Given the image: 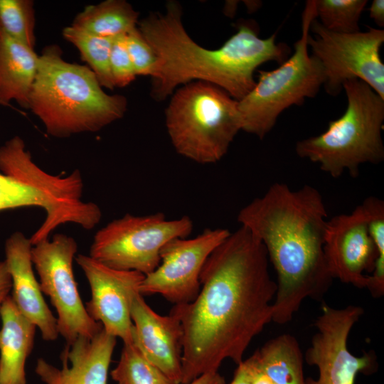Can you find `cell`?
I'll use <instances>...</instances> for the list:
<instances>
[{"label": "cell", "mask_w": 384, "mask_h": 384, "mask_svg": "<svg viewBox=\"0 0 384 384\" xmlns=\"http://www.w3.org/2000/svg\"><path fill=\"white\" fill-rule=\"evenodd\" d=\"M264 245L240 225L211 252L191 302L170 314L183 329L181 383L218 372L225 359L236 364L252 339L272 321L277 284Z\"/></svg>", "instance_id": "1"}, {"label": "cell", "mask_w": 384, "mask_h": 384, "mask_svg": "<svg viewBox=\"0 0 384 384\" xmlns=\"http://www.w3.org/2000/svg\"><path fill=\"white\" fill-rule=\"evenodd\" d=\"M238 223L264 245L277 273L272 321H290L306 298L321 299L333 278L324 252L327 211L320 192L274 183L238 213Z\"/></svg>", "instance_id": "2"}, {"label": "cell", "mask_w": 384, "mask_h": 384, "mask_svg": "<svg viewBox=\"0 0 384 384\" xmlns=\"http://www.w3.org/2000/svg\"><path fill=\"white\" fill-rule=\"evenodd\" d=\"M179 3L169 1L166 12L152 13L139 23V30L156 55L151 95L163 100L175 89L193 81L213 84L239 101L255 86L254 72L262 64H282L291 50L276 43V33L259 37L254 21L238 23V31L217 49L205 48L187 33Z\"/></svg>", "instance_id": "3"}, {"label": "cell", "mask_w": 384, "mask_h": 384, "mask_svg": "<svg viewBox=\"0 0 384 384\" xmlns=\"http://www.w3.org/2000/svg\"><path fill=\"white\" fill-rule=\"evenodd\" d=\"M127 105L124 96L103 90L90 68L65 61L59 47L50 46L39 55L28 109L50 135L99 131L122 118Z\"/></svg>", "instance_id": "4"}, {"label": "cell", "mask_w": 384, "mask_h": 384, "mask_svg": "<svg viewBox=\"0 0 384 384\" xmlns=\"http://www.w3.org/2000/svg\"><path fill=\"white\" fill-rule=\"evenodd\" d=\"M343 89L347 97L344 113L330 121L324 132L300 140L295 146L299 157L319 164L333 178L346 170L356 177L361 165L384 159V99L356 78L346 80Z\"/></svg>", "instance_id": "5"}, {"label": "cell", "mask_w": 384, "mask_h": 384, "mask_svg": "<svg viewBox=\"0 0 384 384\" xmlns=\"http://www.w3.org/2000/svg\"><path fill=\"white\" fill-rule=\"evenodd\" d=\"M165 114L176 152L198 164L219 161L241 130L238 101L203 81H193L176 90Z\"/></svg>", "instance_id": "6"}, {"label": "cell", "mask_w": 384, "mask_h": 384, "mask_svg": "<svg viewBox=\"0 0 384 384\" xmlns=\"http://www.w3.org/2000/svg\"><path fill=\"white\" fill-rule=\"evenodd\" d=\"M316 18L314 0L306 2L302 13V33L294 52L272 70H259L254 87L238 101L241 130L262 139L274 127L279 115L292 105L314 97L324 85L322 66L309 54L310 25Z\"/></svg>", "instance_id": "7"}, {"label": "cell", "mask_w": 384, "mask_h": 384, "mask_svg": "<svg viewBox=\"0 0 384 384\" xmlns=\"http://www.w3.org/2000/svg\"><path fill=\"white\" fill-rule=\"evenodd\" d=\"M193 228L188 215L168 220L163 213H128L95 233L89 256L110 267L146 275L159 266L163 246L172 239L187 238Z\"/></svg>", "instance_id": "8"}, {"label": "cell", "mask_w": 384, "mask_h": 384, "mask_svg": "<svg viewBox=\"0 0 384 384\" xmlns=\"http://www.w3.org/2000/svg\"><path fill=\"white\" fill-rule=\"evenodd\" d=\"M367 28L366 31L338 33L325 28L316 18L311 22L314 36L309 33L307 45L322 66L329 95H337L346 80L356 78L384 99V64L380 56L384 31Z\"/></svg>", "instance_id": "9"}, {"label": "cell", "mask_w": 384, "mask_h": 384, "mask_svg": "<svg viewBox=\"0 0 384 384\" xmlns=\"http://www.w3.org/2000/svg\"><path fill=\"white\" fill-rule=\"evenodd\" d=\"M77 251L76 241L64 234H55L31 248L41 289L55 309L58 333L66 343L78 337L92 338L103 329L88 314L80 298L73 269Z\"/></svg>", "instance_id": "10"}, {"label": "cell", "mask_w": 384, "mask_h": 384, "mask_svg": "<svg viewBox=\"0 0 384 384\" xmlns=\"http://www.w3.org/2000/svg\"><path fill=\"white\" fill-rule=\"evenodd\" d=\"M363 314L358 306L335 309L323 304L314 322L316 332L305 355L307 363L316 366L319 375L316 379L306 378L305 384H354L358 373L375 370L374 353L356 356L348 348L350 331Z\"/></svg>", "instance_id": "11"}, {"label": "cell", "mask_w": 384, "mask_h": 384, "mask_svg": "<svg viewBox=\"0 0 384 384\" xmlns=\"http://www.w3.org/2000/svg\"><path fill=\"white\" fill-rule=\"evenodd\" d=\"M225 228H207L193 238H174L160 251L161 261L145 275L139 293L160 294L174 305L193 302L201 289L200 274L211 252L230 235Z\"/></svg>", "instance_id": "12"}, {"label": "cell", "mask_w": 384, "mask_h": 384, "mask_svg": "<svg viewBox=\"0 0 384 384\" xmlns=\"http://www.w3.org/2000/svg\"><path fill=\"white\" fill-rule=\"evenodd\" d=\"M90 287L91 299L85 304L88 314L104 331L119 338L124 344L133 342L130 306L145 277L133 270L110 267L89 255L75 257Z\"/></svg>", "instance_id": "13"}, {"label": "cell", "mask_w": 384, "mask_h": 384, "mask_svg": "<svg viewBox=\"0 0 384 384\" xmlns=\"http://www.w3.org/2000/svg\"><path fill=\"white\" fill-rule=\"evenodd\" d=\"M324 252L333 279L367 288L368 275L365 272H373L378 252L361 205L348 214H340L327 221Z\"/></svg>", "instance_id": "14"}, {"label": "cell", "mask_w": 384, "mask_h": 384, "mask_svg": "<svg viewBox=\"0 0 384 384\" xmlns=\"http://www.w3.org/2000/svg\"><path fill=\"white\" fill-rule=\"evenodd\" d=\"M1 173L34 185L68 210L77 225L92 229L102 218L100 207L92 202L82 201L83 183L78 170L66 176L50 174L34 163L23 139L14 137L0 146Z\"/></svg>", "instance_id": "15"}, {"label": "cell", "mask_w": 384, "mask_h": 384, "mask_svg": "<svg viewBox=\"0 0 384 384\" xmlns=\"http://www.w3.org/2000/svg\"><path fill=\"white\" fill-rule=\"evenodd\" d=\"M133 342L146 359L175 384L181 383L183 329L179 320L154 311L139 293L130 306Z\"/></svg>", "instance_id": "16"}, {"label": "cell", "mask_w": 384, "mask_h": 384, "mask_svg": "<svg viewBox=\"0 0 384 384\" xmlns=\"http://www.w3.org/2000/svg\"><path fill=\"white\" fill-rule=\"evenodd\" d=\"M116 339L103 329L92 338L78 337L66 343L61 368L38 358L35 371L45 384H107Z\"/></svg>", "instance_id": "17"}, {"label": "cell", "mask_w": 384, "mask_h": 384, "mask_svg": "<svg viewBox=\"0 0 384 384\" xmlns=\"http://www.w3.org/2000/svg\"><path fill=\"white\" fill-rule=\"evenodd\" d=\"M32 244L21 232L10 235L5 243L4 260L11 279V296L19 311L39 329L44 341H55L57 319L47 305L37 281L31 260Z\"/></svg>", "instance_id": "18"}, {"label": "cell", "mask_w": 384, "mask_h": 384, "mask_svg": "<svg viewBox=\"0 0 384 384\" xmlns=\"http://www.w3.org/2000/svg\"><path fill=\"white\" fill-rule=\"evenodd\" d=\"M0 316V383L27 384L25 366L36 326L19 311L10 295L1 305Z\"/></svg>", "instance_id": "19"}, {"label": "cell", "mask_w": 384, "mask_h": 384, "mask_svg": "<svg viewBox=\"0 0 384 384\" xmlns=\"http://www.w3.org/2000/svg\"><path fill=\"white\" fill-rule=\"evenodd\" d=\"M38 57L33 49L9 36L0 26V105L15 100L29 108Z\"/></svg>", "instance_id": "20"}, {"label": "cell", "mask_w": 384, "mask_h": 384, "mask_svg": "<svg viewBox=\"0 0 384 384\" xmlns=\"http://www.w3.org/2000/svg\"><path fill=\"white\" fill-rule=\"evenodd\" d=\"M250 358L277 384H305L302 353L298 341L290 334L267 341Z\"/></svg>", "instance_id": "21"}, {"label": "cell", "mask_w": 384, "mask_h": 384, "mask_svg": "<svg viewBox=\"0 0 384 384\" xmlns=\"http://www.w3.org/2000/svg\"><path fill=\"white\" fill-rule=\"evenodd\" d=\"M139 14L123 0H107L87 6L72 26L92 34L114 38L137 27Z\"/></svg>", "instance_id": "22"}, {"label": "cell", "mask_w": 384, "mask_h": 384, "mask_svg": "<svg viewBox=\"0 0 384 384\" xmlns=\"http://www.w3.org/2000/svg\"><path fill=\"white\" fill-rule=\"evenodd\" d=\"M63 35L78 49L101 86L113 90L115 86L110 69V53L114 38L100 37L73 26L65 27Z\"/></svg>", "instance_id": "23"}, {"label": "cell", "mask_w": 384, "mask_h": 384, "mask_svg": "<svg viewBox=\"0 0 384 384\" xmlns=\"http://www.w3.org/2000/svg\"><path fill=\"white\" fill-rule=\"evenodd\" d=\"M110 374L117 384H175L146 359L134 342L124 344L119 361Z\"/></svg>", "instance_id": "24"}, {"label": "cell", "mask_w": 384, "mask_h": 384, "mask_svg": "<svg viewBox=\"0 0 384 384\" xmlns=\"http://www.w3.org/2000/svg\"><path fill=\"white\" fill-rule=\"evenodd\" d=\"M27 206L43 208L48 219L60 212L58 205L34 185L0 173V211Z\"/></svg>", "instance_id": "25"}, {"label": "cell", "mask_w": 384, "mask_h": 384, "mask_svg": "<svg viewBox=\"0 0 384 384\" xmlns=\"http://www.w3.org/2000/svg\"><path fill=\"white\" fill-rule=\"evenodd\" d=\"M316 18L329 31L338 33L361 31L359 21L366 0H314Z\"/></svg>", "instance_id": "26"}, {"label": "cell", "mask_w": 384, "mask_h": 384, "mask_svg": "<svg viewBox=\"0 0 384 384\" xmlns=\"http://www.w3.org/2000/svg\"><path fill=\"white\" fill-rule=\"evenodd\" d=\"M0 26L11 38L34 50L35 14L31 0H0Z\"/></svg>", "instance_id": "27"}, {"label": "cell", "mask_w": 384, "mask_h": 384, "mask_svg": "<svg viewBox=\"0 0 384 384\" xmlns=\"http://www.w3.org/2000/svg\"><path fill=\"white\" fill-rule=\"evenodd\" d=\"M361 205L378 252L374 270L368 275L367 289L373 297H380L384 293V202L377 197L369 196Z\"/></svg>", "instance_id": "28"}, {"label": "cell", "mask_w": 384, "mask_h": 384, "mask_svg": "<svg viewBox=\"0 0 384 384\" xmlns=\"http://www.w3.org/2000/svg\"><path fill=\"white\" fill-rule=\"evenodd\" d=\"M126 46L136 75H156L158 59L137 27L126 34Z\"/></svg>", "instance_id": "29"}, {"label": "cell", "mask_w": 384, "mask_h": 384, "mask_svg": "<svg viewBox=\"0 0 384 384\" xmlns=\"http://www.w3.org/2000/svg\"><path fill=\"white\" fill-rule=\"evenodd\" d=\"M126 35L114 38L110 53V69L115 87H124L136 78L126 46Z\"/></svg>", "instance_id": "30"}, {"label": "cell", "mask_w": 384, "mask_h": 384, "mask_svg": "<svg viewBox=\"0 0 384 384\" xmlns=\"http://www.w3.org/2000/svg\"><path fill=\"white\" fill-rule=\"evenodd\" d=\"M11 290V279L4 261H0V309Z\"/></svg>", "instance_id": "31"}, {"label": "cell", "mask_w": 384, "mask_h": 384, "mask_svg": "<svg viewBox=\"0 0 384 384\" xmlns=\"http://www.w3.org/2000/svg\"><path fill=\"white\" fill-rule=\"evenodd\" d=\"M245 361L250 373L251 384H277L257 368L250 357L245 360Z\"/></svg>", "instance_id": "32"}, {"label": "cell", "mask_w": 384, "mask_h": 384, "mask_svg": "<svg viewBox=\"0 0 384 384\" xmlns=\"http://www.w3.org/2000/svg\"><path fill=\"white\" fill-rule=\"evenodd\" d=\"M369 16L379 26H384V1L373 0L369 8Z\"/></svg>", "instance_id": "33"}, {"label": "cell", "mask_w": 384, "mask_h": 384, "mask_svg": "<svg viewBox=\"0 0 384 384\" xmlns=\"http://www.w3.org/2000/svg\"><path fill=\"white\" fill-rule=\"evenodd\" d=\"M188 384H226L225 378L218 372L203 374Z\"/></svg>", "instance_id": "34"}, {"label": "cell", "mask_w": 384, "mask_h": 384, "mask_svg": "<svg viewBox=\"0 0 384 384\" xmlns=\"http://www.w3.org/2000/svg\"><path fill=\"white\" fill-rule=\"evenodd\" d=\"M230 384H251L248 368L244 360L238 365Z\"/></svg>", "instance_id": "35"}, {"label": "cell", "mask_w": 384, "mask_h": 384, "mask_svg": "<svg viewBox=\"0 0 384 384\" xmlns=\"http://www.w3.org/2000/svg\"><path fill=\"white\" fill-rule=\"evenodd\" d=\"M1 384V383H0Z\"/></svg>", "instance_id": "36"}]
</instances>
